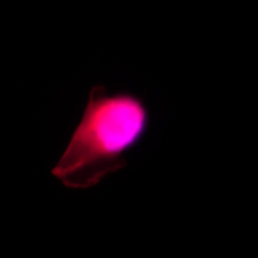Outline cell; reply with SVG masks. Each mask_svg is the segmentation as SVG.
<instances>
[{"mask_svg":"<svg viewBox=\"0 0 258 258\" xmlns=\"http://www.w3.org/2000/svg\"><path fill=\"white\" fill-rule=\"evenodd\" d=\"M150 114L133 93L108 94L94 86L83 118L53 169L70 188H88L127 165L125 154L146 137Z\"/></svg>","mask_w":258,"mask_h":258,"instance_id":"6da1fadb","label":"cell"}]
</instances>
